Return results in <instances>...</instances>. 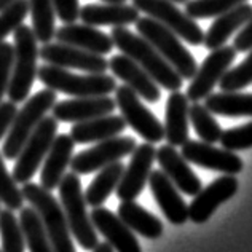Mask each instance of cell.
Returning <instances> with one entry per match:
<instances>
[{"instance_id": "4", "label": "cell", "mask_w": 252, "mask_h": 252, "mask_svg": "<svg viewBox=\"0 0 252 252\" xmlns=\"http://www.w3.org/2000/svg\"><path fill=\"white\" fill-rule=\"evenodd\" d=\"M59 198L64 209L65 219L72 236L80 244L82 249L93 251L97 246V231L91 222V217L86 211V200L82 190V181L75 172L64 174L63 181L59 182Z\"/></svg>"}, {"instance_id": "12", "label": "cell", "mask_w": 252, "mask_h": 252, "mask_svg": "<svg viewBox=\"0 0 252 252\" xmlns=\"http://www.w3.org/2000/svg\"><path fill=\"white\" fill-rule=\"evenodd\" d=\"M236 58V50L233 46H220L212 50L209 56L201 63L196 74L191 78V83L187 90L189 101L200 102L212 94L214 86L220 82V78L227 74L231 63Z\"/></svg>"}, {"instance_id": "40", "label": "cell", "mask_w": 252, "mask_h": 252, "mask_svg": "<svg viewBox=\"0 0 252 252\" xmlns=\"http://www.w3.org/2000/svg\"><path fill=\"white\" fill-rule=\"evenodd\" d=\"M13 61H15V46L11 43L2 42L0 43V102H2L5 93L8 91Z\"/></svg>"}, {"instance_id": "44", "label": "cell", "mask_w": 252, "mask_h": 252, "mask_svg": "<svg viewBox=\"0 0 252 252\" xmlns=\"http://www.w3.org/2000/svg\"><path fill=\"white\" fill-rule=\"evenodd\" d=\"M91 252H115V251H114V248H112L107 241H105V243H97V246L93 249Z\"/></svg>"}, {"instance_id": "7", "label": "cell", "mask_w": 252, "mask_h": 252, "mask_svg": "<svg viewBox=\"0 0 252 252\" xmlns=\"http://www.w3.org/2000/svg\"><path fill=\"white\" fill-rule=\"evenodd\" d=\"M136 29L139 35L144 37L154 46L182 78H185V80L193 78L198 70V64L193 55L182 45L174 32L149 16L139 18L136 23Z\"/></svg>"}, {"instance_id": "19", "label": "cell", "mask_w": 252, "mask_h": 252, "mask_svg": "<svg viewBox=\"0 0 252 252\" xmlns=\"http://www.w3.org/2000/svg\"><path fill=\"white\" fill-rule=\"evenodd\" d=\"M90 217L96 231L105 238L115 252H142L134 231L107 208H94Z\"/></svg>"}, {"instance_id": "10", "label": "cell", "mask_w": 252, "mask_h": 252, "mask_svg": "<svg viewBox=\"0 0 252 252\" xmlns=\"http://www.w3.org/2000/svg\"><path fill=\"white\" fill-rule=\"evenodd\" d=\"M115 104L120 109L126 126L132 128L145 142L158 144L164 139V126L154 115V112L144 105L134 91L126 85L117 86Z\"/></svg>"}, {"instance_id": "45", "label": "cell", "mask_w": 252, "mask_h": 252, "mask_svg": "<svg viewBox=\"0 0 252 252\" xmlns=\"http://www.w3.org/2000/svg\"><path fill=\"white\" fill-rule=\"evenodd\" d=\"M11 2H13V0H0V11H2L5 6H8Z\"/></svg>"}, {"instance_id": "33", "label": "cell", "mask_w": 252, "mask_h": 252, "mask_svg": "<svg viewBox=\"0 0 252 252\" xmlns=\"http://www.w3.org/2000/svg\"><path fill=\"white\" fill-rule=\"evenodd\" d=\"M189 115H190V122L195 128V132L203 142L216 144L220 141L223 131L214 118V115L204 105H201L200 102H193L190 105Z\"/></svg>"}, {"instance_id": "18", "label": "cell", "mask_w": 252, "mask_h": 252, "mask_svg": "<svg viewBox=\"0 0 252 252\" xmlns=\"http://www.w3.org/2000/svg\"><path fill=\"white\" fill-rule=\"evenodd\" d=\"M109 69L112 74L117 78H120L128 88H131L144 101L152 104L160 101L161 97L160 86L157 85V82L141 65L132 61L131 58H128L126 55L112 56L109 61Z\"/></svg>"}, {"instance_id": "11", "label": "cell", "mask_w": 252, "mask_h": 252, "mask_svg": "<svg viewBox=\"0 0 252 252\" xmlns=\"http://www.w3.org/2000/svg\"><path fill=\"white\" fill-rule=\"evenodd\" d=\"M136 147V139L131 136H115L105 139V141L97 142L94 147H90L72 157L70 169L78 176L91 174L131 155Z\"/></svg>"}, {"instance_id": "21", "label": "cell", "mask_w": 252, "mask_h": 252, "mask_svg": "<svg viewBox=\"0 0 252 252\" xmlns=\"http://www.w3.org/2000/svg\"><path fill=\"white\" fill-rule=\"evenodd\" d=\"M157 161L160 163L161 171L169 177V181L176 185L179 191L189 196H195L203 189L200 177L189 166V161L182 157V154H179L176 147L169 144L161 145L157 150Z\"/></svg>"}, {"instance_id": "20", "label": "cell", "mask_w": 252, "mask_h": 252, "mask_svg": "<svg viewBox=\"0 0 252 252\" xmlns=\"http://www.w3.org/2000/svg\"><path fill=\"white\" fill-rule=\"evenodd\" d=\"M149 185L157 204L172 225H184L189 220V206L179 193L177 187L161 169L150 172Z\"/></svg>"}, {"instance_id": "35", "label": "cell", "mask_w": 252, "mask_h": 252, "mask_svg": "<svg viewBox=\"0 0 252 252\" xmlns=\"http://www.w3.org/2000/svg\"><path fill=\"white\" fill-rule=\"evenodd\" d=\"M246 2L248 0H189L185 3V13L191 19L217 18Z\"/></svg>"}, {"instance_id": "43", "label": "cell", "mask_w": 252, "mask_h": 252, "mask_svg": "<svg viewBox=\"0 0 252 252\" xmlns=\"http://www.w3.org/2000/svg\"><path fill=\"white\" fill-rule=\"evenodd\" d=\"M233 48L236 53H248L252 50V18L244 24L241 31H238L233 40Z\"/></svg>"}, {"instance_id": "14", "label": "cell", "mask_w": 252, "mask_h": 252, "mask_svg": "<svg viewBox=\"0 0 252 252\" xmlns=\"http://www.w3.org/2000/svg\"><path fill=\"white\" fill-rule=\"evenodd\" d=\"M157 160V149L154 144H141L131 154V161L125 168L120 184L117 187V196L122 201H134L142 193L149 182L152 166Z\"/></svg>"}, {"instance_id": "38", "label": "cell", "mask_w": 252, "mask_h": 252, "mask_svg": "<svg viewBox=\"0 0 252 252\" xmlns=\"http://www.w3.org/2000/svg\"><path fill=\"white\" fill-rule=\"evenodd\" d=\"M251 83H252V50L249 51V56L240 65L227 70V74L220 78L219 85H220L222 91L233 93L246 88Z\"/></svg>"}, {"instance_id": "48", "label": "cell", "mask_w": 252, "mask_h": 252, "mask_svg": "<svg viewBox=\"0 0 252 252\" xmlns=\"http://www.w3.org/2000/svg\"><path fill=\"white\" fill-rule=\"evenodd\" d=\"M0 252H2V249H0Z\"/></svg>"}, {"instance_id": "47", "label": "cell", "mask_w": 252, "mask_h": 252, "mask_svg": "<svg viewBox=\"0 0 252 252\" xmlns=\"http://www.w3.org/2000/svg\"><path fill=\"white\" fill-rule=\"evenodd\" d=\"M171 2H174V3H187L189 0H171Z\"/></svg>"}, {"instance_id": "3", "label": "cell", "mask_w": 252, "mask_h": 252, "mask_svg": "<svg viewBox=\"0 0 252 252\" xmlns=\"http://www.w3.org/2000/svg\"><path fill=\"white\" fill-rule=\"evenodd\" d=\"M37 77L46 88L56 93L74 97H96V96H109L115 93L117 83L112 75L105 74H88L78 75L69 72L64 67L58 65L43 64L38 67Z\"/></svg>"}, {"instance_id": "24", "label": "cell", "mask_w": 252, "mask_h": 252, "mask_svg": "<svg viewBox=\"0 0 252 252\" xmlns=\"http://www.w3.org/2000/svg\"><path fill=\"white\" fill-rule=\"evenodd\" d=\"M139 11L132 5L126 3H88L80 8V19L83 24L99 28V26H114V28H126L137 23Z\"/></svg>"}, {"instance_id": "15", "label": "cell", "mask_w": 252, "mask_h": 252, "mask_svg": "<svg viewBox=\"0 0 252 252\" xmlns=\"http://www.w3.org/2000/svg\"><path fill=\"white\" fill-rule=\"evenodd\" d=\"M182 157L189 163L196 166L222 172V174L236 176L243 171V160L235 152L227 149H217L214 144H208L203 141H189L182 145Z\"/></svg>"}, {"instance_id": "37", "label": "cell", "mask_w": 252, "mask_h": 252, "mask_svg": "<svg viewBox=\"0 0 252 252\" xmlns=\"http://www.w3.org/2000/svg\"><path fill=\"white\" fill-rule=\"evenodd\" d=\"M18 182L15 181L8 169L5 166L3 155L0 152V203L11 211H18L23 208L24 196L21 189H18Z\"/></svg>"}, {"instance_id": "9", "label": "cell", "mask_w": 252, "mask_h": 252, "mask_svg": "<svg viewBox=\"0 0 252 252\" xmlns=\"http://www.w3.org/2000/svg\"><path fill=\"white\" fill-rule=\"evenodd\" d=\"M132 6L145 13L149 18L161 23L172 31L179 38H184L189 45L198 46L204 42V32L195 19L179 10L171 0H132Z\"/></svg>"}, {"instance_id": "17", "label": "cell", "mask_w": 252, "mask_h": 252, "mask_svg": "<svg viewBox=\"0 0 252 252\" xmlns=\"http://www.w3.org/2000/svg\"><path fill=\"white\" fill-rule=\"evenodd\" d=\"M117 107L115 99L109 96L96 97H75L56 102L53 105V117L63 123H82L93 118L114 114Z\"/></svg>"}, {"instance_id": "32", "label": "cell", "mask_w": 252, "mask_h": 252, "mask_svg": "<svg viewBox=\"0 0 252 252\" xmlns=\"http://www.w3.org/2000/svg\"><path fill=\"white\" fill-rule=\"evenodd\" d=\"M29 13L32 16V31L37 42L50 43L55 38V6L53 0H29Z\"/></svg>"}, {"instance_id": "25", "label": "cell", "mask_w": 252, "mask_h": 252, "mask_svg": "<svg viewBox=\"0 0 252 252\" xmlns=\"http://www.w3.org/2000/svg\"><path fill=\"white\" fill-rule=\"evenodd\" d=\"M190 104L187 94L171 91L164 112V139L172 147H182L189 141Z\"/></svg>"}, {"instance_id": "31", "label": "cell", "mask_w": 252, "mask_h": 252, "mask_svg": "<svg viewBox=\"0 0 252 252\" xmlns=\"http://www.w3.org/2000/svg\"><path fill=\"white\" fill-rule=\"evenodd\" d=\"M19 223H21V228L24 231L26 246L31 252H55L50 238L43 228L40 216L37 214L34 208H21Z\"/></svg>"}, {"instance_id": "5", "label": "cell", "mask_w": 252, "mask_h": 252, "mask_svg": "<svg viewBox=\"0 0 252 252\" xmlns=\"http://www.w3.org/2000/svg\"><path fill=\"white\" fill-rule=\"evenodd\" d=\"M32 28L21 24L15 31V61H13L8 94L11 102H24L38 72V45Z\"/></svg>"}, {"instance_id": "2", "label": "cell", "mask_w": 252, "mask_h": 252, "mask_svg": "<svg viewBox=\"0 0 252 252\" xmlns=\"http://www.w3.org/2000/svg\"><path fill=\"white\" fill-rule=\"evenodd\" d=\"M23 196L37 211L43 223V228L50 238V243L55 252H77L72 243V233L67 225L64 209L50 190L43 189L38 184H23Z\"/></svg>"}, {"instance_id": "1", "label": "cell", "mask_w": 252, "mask_h": 252, "mask_svg": "<svg viewBox=\"0 0 252 252\" xmlns=\"http://www.w3.org/2000/svg\"><path fill=\"white\" fill-rule=\"evenodd\" d=\"M110 37L122 55H126L141 65L158 86L168 91H179L182 88L184 78L144 37L136 35L126 28H114Z\"/></svg>"}, {"instance_id": "34", "label": "cell", "mask_w": 252, "mask_h": 252, "mask_svg": "<svg viewBox=\"0 0 252 252\" xmlns=\"http://www.w3.org/2000/svg\"><path fill=\"white\" fill-rule=\"evenodd\" d=\"M0 238L2 252H26V238L21 223L8 208L0 209Z\"/></svg>"}, {"instance_id": "42", "label": "cell", "mask_w": 252, "mask_h": 252, "mask_svg": "<svg viewBox=\"0 0 252 252\" xmlns=\"http://www.w3.org/2000/svg\"><path fill=\"white\" fill-rule=\"evenodd\" d=\"M16 114H18V107L15 102L11 101L0 102V141L8 134Z\"/></svg>"}, {"instance_id": "23", "label": "cell", "mask_w": 252, "mask_h": 252, "mask_svg": "<svg viewBox=\"0 0 252 252\" xmlns=\"http://www.w3.org/2000/svg\"><path fill=\"white\" fill-rule=\"evenodd\" d=\"M75 142L70 134H59L53 141L40 172V185L46 190H55L63 181L65 169L70 166Z\"/></svg>"}, {"instance_id": "22", "label": "cell", "mask_w": 252, "mask_h": 252, "mask_svg": "<svg viewBox=\"0 0 252 252\" xmlns=\"http://www.w3.org/2000/svg\"><path fill=\"white\" fill-rule=\"evenodd\" d=\"M55 38L59 43L77 46V48H82L101 56L109 55L114 50L112 37L88 24H63L61 28L56 29Z\"/></svg>"}, {"instance_id": "27", "label": "cell", "mask_w": 252, "mask_h": 252, "mask_svg": "<svg viewBox=\"0 0 252 252\" xmlns=\"http://www.w3.org/2000/svg\"><path fill=\"white\" fill-rule=\"evenodd\" d=\"M126 128V122L122 115H104L88 122L75 123L70 129V137L77 144L101 142L105 139L122 134Z\"/></svg>"}, {"instance_id": "13", "label": "cell", "mask_w": 252, "mask_h": 252, "mask_svg": "<svg viewBox=\"0 0 252 252\" xmlns=\"http://www.w3.org/2000/svg\"><path fill=\"white\" fill-rule=\"evenodd\" d=\"M38 56L46 64L58 65V67L64 69L83 70L88 72V74H105L109 69V61L104 56L59 42L45 43L38 50Z\"/></svg>"}, {"instance_id": "29", "label": "cell", "mask_w": 252, "mask_h": 252, "mask_svg": "<svg viewBox=\"0 0 252 252\" xmlns=\"http://www.w3.org/2000/svg\"><path fill=\"white\" fill-rule=\"evenodd\" d=\"M125 166L122 161H115L109 166L102 168L99 174L93 179V182L88 185L85 191L86 204L91 208H99L107 201V198L112 195V191L117 190L120 179L123 176Z\"/></svg>"}, {"instance_id": "46", "label": "cell", "mask_w": 252, "mask_h": 252, "mask_svg": "<svg viewBox=\"0 0 252 252\" xmlns=\"http://www.w3.org/2000/svg\"><path fill=\"white\" fill-rule=\"evenodd\" d=\"M104 3H126V0H102Z\"/></svg>"}, {"instance_id": "8", "label": "cell", "mask_w": 252, "mask_h": 252, "mask_svg": "<svg viewBox=\"0 0 252 252\" xmlns=\"http://www.w3.org/2000/svg\"><path fill=\"white\" fill-rule=\"evenodd\" d=\"M58 136V120L55 117H45L35 131L26 141L24 147L16 157L13 177L18 184H28L35 176L38 166L45 161L55 137Z\"/></svg>"}, {"instance_id": "6", "label": "cell", "mask_w": 252, "mask_h": 252, "mask_svg": "<svg viewBox=\"0 0 252 252\" xmlns=\"http://www.w3.org/2000/svg\"><path fill=\"white\" fill-rule=\"evenodd\" d=\"M56 101V91L48 88L38 91L32 97L26 99L23 109L18 110L8 134H6L2 147L3 158H6V160H16V157L24 147L26 141L35 131L38 123L46 117V114L53 109Z\"/></svg>"}, {"instance_id": "39", "label": "cell", "mask_w": 252, "mask_h": 252, "mask_svg": "<svg viewBox=\"0 0 252 252\" xmlns=\"http://www.w3.org/2000/svg\"><path fill=\"white\" fill-rule=\"evenodd\" d=\"M222 149H227L230 152H240L248 150L252 147V122L246 123L238 128H230L222 132L220 141Z\"/></svg>"}, {"instance_id": "16", "label": "cell", "mask_w": 252, "mask_h": 252, "mask_svg": "<svg viewBox=\"0 0 252 252\" xmlns=\"http://www.w3.org/2000/svg\"><path fill=\"white\" fill-rule=\"evenodd\" d=\"M238 187L240 184L235 176L223 174L222 177H217L193 196V201L189 204V220L193 223L208 222L220 204L236 195Z\"/></svg>"}, {"instance_id": "30", "label": "cell", "mask_w": 252, "mask_h": 252, "mask_svg": "<svg viewBox=\"0 0 252 252\" xmlns=\"http://www.w3.org/2000/svg\"><path fill=\"white\" fill-rule=\"evenodd\" d=\"M212 115L222 117H252V94H244L240 91L216 93L206 97L204 104Z\"/></svg>"}, {"instance_id": "36", "label": "cell", "mask_w": 252, "mask_h": 252, "mask_svg": "<svg viewBox=\"0 0 252 252\" xmlns=\"http://www.w3.org/2000/svg\"><path fill=\"white\" fill-rule=\"evenodd\" d=\"M29 15V0H13L0 13V43L5 42L11 32H15Z\"/></svg>"}, {"instance_id": "41", "label": "cell", "mask_w": 252, "mask_h": 252, "mask_svg": "<svg viewBox=\"0 0 252 252\" xmlns=\"http://www.w3.org/2000/svg\"><path fill=\"white\" fill-rule=\"evenodd\" d=\"M53 6L58 18L64 24L75 23L80 18V5L78 0H53Z\"/></svg>"}, {"instance_id": "26", "label": "cell", "mask_w": 252, "mask_h": 252, "mask_svg": "<svg viewBox=\"0 0 252 252\" xmlns=\"http://www.w3.org/2000/svg\"><path fill=\"white\" fill-rule=\"evenodd\" d=\"M252 18V5L243 3L236 8L230 10L223 15L217 16L216 21L211 24L209 31L204 35V46L212 51L220 46H225L227 40L235 34V32L241 31L249 19Z\"/></svg>"}, {"instance_id": "28", "label": "cell", "mask_w": 252, "mask_h": 252, "mask_svg": "<svg viewBox=\"0 0 252 252\" xmlns=\"http://www.w3.org/2000/svg\"><path fill=\"white\" fill-rule=\"evenodd\" d=\"M118 217L134 233H139L147 240H158L163 235V223L160 219L136 201H122L118 206Z\"/></svg>"}]
</instances>
